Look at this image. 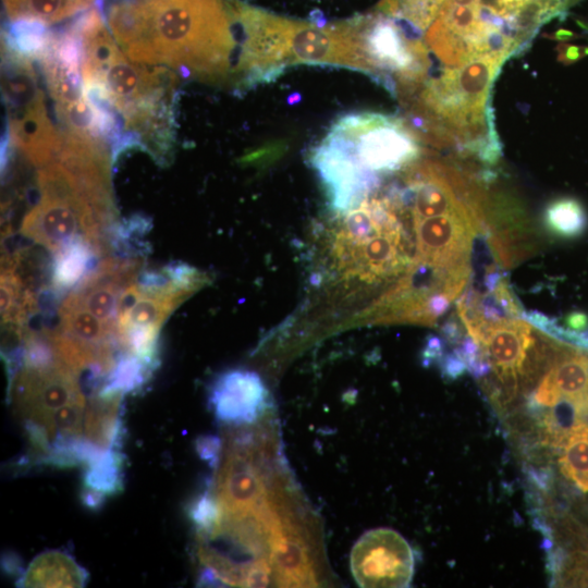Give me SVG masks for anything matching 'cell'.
I'll return each instance as SVG.
<instances>
[{
  "label": "cell",
  "mask_w": 588,
  "mask_h": 588,
  "mask_svg": "<svg viewBox=\"0 0 588 588\" xmlns=\"http://www.w3.org/2000/svg\"><path fill=\"white\" fill-rule=\"evenodd\" d=\"M108 27L133 61L208 81L232 76L237 41L231 0H121Z\"/></svg>",
  "instance_id": "obj_1"
},
{
  "label": "cell",
  "mask_w": 588,
  "mask_h": 588,
  "mask_svg": "<svg viewBox=\"0 0 588 588\" xmlns=\"http://www.w3.org/2000/svg\"><path fill=\"white\" fill-rule=\"evenodd\" d=\"M39 198L24 216L22 234L56 253L84 237L102 255L105 233L111 224L81 193L54 161L41 167Z\"/></svg>",
  "instance_id": "obj_2"
},
{
  "label": "cell",
  "mask_w": 588,
  "mask_h": 588,
  "mask_svg": "<svg viewBox=\"0 0 588 588\" xmlns=\"http://www.w3.org/2000/svg\"><path fill=\"white\" fill-rule=\"evenodd\" d=\"M2 93L8 109L5 146L16 147L33 164L53 161L63 133L48 117L44 94L28 58L9 54L2 62Z\"/></svg>",
  "instance_id": "obj_3"
},
{
  "label": "cell",
  "mask_w": 588,
  "mask_h": 588,
  "mask_svg": "<svg viewBox=\"0 0 588 588\" xmlns=\"http://www.w3.org/2000/svg\"><path fill=\"white\" fill-rule=\"evenodd\" d=\"M343 148L366 172H400L421 156V142L403 118L376 112L338 119L324 136Z\"/></svg>",
  "instance_id": "obj_4"
},
{
  "label": "cell",
  "mask_w": 588,
  "mask_h": 588,
  "mask_svg": "<svg viewBox=\"0 0 588 588\" xmlns=\"http://www.w3.org/2000/svg\"><path fill=\"white\" fill-rule=\"evenodd\" d=\"M285 64L338 65L366 73L357 19L319 24L280 15Z\"/></svg>",
  "instance_id": "obj_5"
},
{
  "label": "cell",
  "mask_w": 588,
  "mask_h": 588,
  "mask_svg": "<svg viewBox=\"0 0 588 588\" xmlns=\"http://www.w3.org/2000/svg\"><path fill=\"white\" fill-rule=\"evenodd\" d=\"M580 0H475L476 25L486 41L505 38L517 54L526 50L539 28L564 15Z\"/></svg>",
  "instance_id": "obj_6"
},
{
  "label": "cell",
  "mask_w": 588,
  "mask_h": 588,
  "mask_svg": "<svg viewBox=\"0 0 588 588\" xmlns=\"http://www.w3.org/2000/svg\"><path fill=\"white\" fill-rule=\"evenodd\" d=\"M351 569L360 587H408L414 575V553L395 530H369L353 547Z\"/></svg>",
  "instance_id": "obj_7"
},
{
  "label": "cell",
  "mask_w": 588,
  "mask_h": 588,
  "mask_svg": "<svg viewBox=\"0 0 588 588\" xmlns=\"http://www.w3.org/2000/svg\"><path fill=\"white\" fill-rule=\"evenodd\" d=\"M309 161L326 189L330 208L339 216L357 208L381 182L326 137L311 149Z\"/></svg>",
  "instance_id": "obj_8"
},
{
  "label": "cell",
  "mask_w": 588,
  "mask_h": 588,
  "mask_svg": "<svg viewBox=\"0 0 588 588\" xmlns=\"http://www.w3.org/2000/svg\"><path fill=\"white\" fill-rule=\"evenodd\" d=\"M268 390L254 371L231 369L216 378L209 403L217 419L231 425L255 421L266 409Z\"/></svg>",
  "instance_id": "obj_9"
},
{
  "label": "cell",
  "mask_w": 588,
  "mask_h": 588,
  "mask_svg": "<svg viewBox=\"0 0 588 588\" xmlns=\"http://www.w3.org/2000/svg\"><path fill=\"white\" fill-rule=\"evenodd\" d=\"M260 492V482L252 467L242 457H231L221 477L220 511L225 515L244 513L258 501Z\"/></svg>",
  "instance_id": "obj_10"
},
{
  "label": "cell",
  "mask_w": 588,
  "mask_h": 588,
  "mask_svg": "<svg viewBox=\"0 0 588 588\" xmlns=\"http://www.w3.org/2000/svg\"><path fill=\"white\" fill-rule=\"evenodd\" d=\"M87 573L68 554L49 551L37 556L20 584L23 587H82Z\"/></svg>",
  "instance_id": "obj_11"
},
{
  "label": "cell",
  "mask_w": 588,
  "mask_h": 588,
  "mask_svg": "<svg viewBox=\"0 0 588 588\" xmlns=\"http://www.w3.org/2000/svg\"><path fill=\"white\" fill-rule=\"evenodd\" d=\"M100 253L79 237L54 253L51 267V287L58 293L77 286L99 262Z\"/></svg>",
  "instance_id": "obj_12"
},
{
  "label": "cell",
  "mask_w": 588,
  "mask_h": 588,
  "mask_svg": "<svg viewBox=\"0 0 588 588\" xmlns=\"http://www.w3.org/2000/svg\"><path fill=\"white\" fill-rule=\"evenodd\" d=\"M139 289V287H138ZM188 296L182 293H145L138 296L128 310L117 320V336L132 329L160 332L170 314Z\"/></svg>",
  "instance_id": "obj_13"
},
{
  "label": "cell",
  "mask_w": 588,
  "mask_h": 588,
  "mask_svg": "<svg viewBox=\"0 0 588 588\" xmlns=\"http://www.w3.org/2000/svg\"><path fill=\"white\" fill-rule=\"evenodd\" d=\"M12 22L53 24L90 8L96 0H2Z\"/></svg>",
  "instance_id": "obj_14"
},
{
  "label": "cell",
  "mask_w": 588,
  "mask_h": 588,
  "mask_svg": "<svg viewBox=\"0 0 588 588\" xmlns=\"http://www.w3.org/2000/svg\"><path fill=\"white\" fill-rule=\"evenodd\" d=\"M445 0H381L377 10L421 37Z\"/></svg>",
  "instance_id": "obj_15"
},
{
  "label": "cell",
  "mask_w": 588,
  "mask_h": 588,
  "mask_svg": "<svg viewBox=\"0 0 588 588\" xmlns=\"http://www.w3.org/2000/svg\"><path fill=\"white\" fill-rule=\"evenodd\" d=\"M121 463L117 451H103L88 463L85 486L103 495L118 492L122 488Z\"/></svg>",
  "instance_id": "obj_16"
},
{
  "label": "cell",
  "mask_w": 588,
  "mask_h": 588,
  "mask_svg": "<svg viewBox=\"0 0 588 588\" xmlns=\"http://www.w3.org/2000/svg\"><path fill=\"white\" fill-rule=\"evenodd\" d=\"M543 219L551 232L562 236H574L586 225L584 208L574 198H558L549 203Z\"/></svg>",
  "instance_id": "obj_17"
},
{
  "label": "cell",
  "mask_w": 588,
  "mask_h": 588,
  "mask_svg": "<svg viewBox=\"0 0 588 588\" xmlns=\"http://www.w3.org/2000/svg\"><path fill=\"white\" fill-rule=\"evenodd\" d=\"M274 561L281 575L290 583H302L307 576L306 556L293 540H284L278 546Z\"/></svg>",
  "instance_id": "obj_18"
},
{
  "label": "cell",
  "mask_w": 588,
  "mask_h": 588,
  "mask_svg": "<svg viewBox=\"0 0 588 588\" xmlns=\"http://www.w3.org/2000/svg\"><path fill=\"white\" fill-rule=\"evenodd\" d=\"M191 516L205 532H212L219 526L220 507L207 492L191 509Z\"/></svg>",
  "instance_id": "obj_19"
},
{
  "label": "cell",
  "mask_w": 588,
  "mask_h": 588,
  "mask_svg": "<svg viewBox=\"0 0 588 588\" xmlns=\"http://www.w3.org/2000/svg\"><path fill=\"white\" fill-rule=\"evenodd\" d=\"M220 441L215 437L200 438L197 441V450L201 458L216 462L219 455Z\"/></svg>",
  "instance_id": "obj_20"
},
{
  "label": "cell",
  "mask_w": 588,
  "mask_h": 588,
  "mask_svg": "<svg viewBox=\"0 0 588 588\" xmlns=\"http://www.w3.org/2000/svg\"><path fill=\"white\" fill-rule=\"evenodd\" d=\"M588 54V47H579L575 45H560L559 60L565 64L578 61Z\"/></svg>",
  "instance_id": "obj_21"
},
{
  "label": "cell",
  "mask_w": 588,
  "mask_h": 588,
  "mask_svg": "<svg viewBox=\"0 0 588 588\" xmlns=\"http://www.w3.org/2000/svg\"><path fill=\"white\" fill-rule=\"evenodd\" d=\"M576 35L573 32L568 30V29H558L553 35L554 39L561 40V41L571 40Z\"/></svg>",
  "instance_id": "obj_22"
}]
</instances>
